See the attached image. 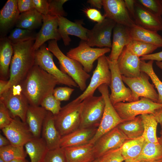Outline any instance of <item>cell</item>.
Listing matches in <instances>:
<instances>
[{
    "instance_id": "cell-1",
    "label": "cell",
    "mask_w": 162,
    "mask_h": 162,
    "mask_svg": "<svg viewBox=\"0 0 162 162\" xmlns=\"http://www.w3.org/2000/svg\"><path fill=\"white\" fill-rule=\"evenodd\" d=\"M58 84L55 78L34 65L20 84L29 105L39 106L45 98L53 94Z\"/></svg>"
},
{
    "instance_id": "cell-2",
    "label": "cell",
    "mask_w": 162,
    "mask_h": 162,
    "mask_svg": "<svg viewBox=\"0 0 162 162\" xmlns=\"http://www.w3.org/2000/svg\"><path fill=\"white\" fill-rule=\"evenodd\" d=\"M34 41L32 40L12 44L13 54L10 65L9 78L4 91L20 84L34 65Z\"/></svg>"
},
{
    "instance_id": "cell-3",
    "label": "cell",
    "mask_w": 162,
    "mask_h": 162,
    "mask_svg": "<svg viewBox=\"0 0 162 162\" xmlns=\"http://www.w3.org/2000/svg\"><path fill=\"white\" fill-rule=\"evenodd\" d=\"M47 48L57 58L60 70L70 76L77 85L80 90L86 89V81L90 76L83 69L82 65L76 61L65 55L59 49L55 40L49 41Z\"/></svg>"
},
{
    "instance_id": "cell-4",
    "label": "cell",
    "mask_w": 162,
    "mask_h": 162,
    "mask_svg": "<svg viewBox=\"0 0 162 162\" xmlns=\"http://www.w3.org/2000/svg\"><path fill=\"white\" fill-rule=\"evenodd\" d=\"M82 101L77 98L62 107L54 115L56 127L61 136L79 128Z\"/></svg>"
},
{
    "instance_id": "cell-5",
    "label": "cell",
    "mask_w": 162,
    "mask_h": 162,
    "mask_svg": "<svg viewBox=\"0 0 162 162\" xmlns=\"http://www.w3.org/2000/svg\"><path fill=\"white\" fill-rule=\"evenodd\" d=\"M108 86L107 85L103 84L98 88L104 98L105 106L100 123L94 136L89 142L93 144L101 136L125 121L121 118L112 104L109 98Z\"/></svg>"
},
{
    "instance_id": "cell-6",
    "label": "cell",
    "mask_w": 162,
    "mask_h": 162,
    "mask_svg": "<svg viewBox=\"0 0 162 162\" xmlns=\"http://www.w3.org/2000/svg\"><path fill=\"white\" fill-rule=\"evenodd\" d=\"M105 106L101 95L87 97L82 102L80 128H98L103 115Z\"/></svg>"
},
{
    "instance_id": "cell-7",
    "label": "cell",
    "mask_w": 162,
    "mask_h": 162,
    "mask_svg": "<svg viewBox=\"0 0 162 162\" xmlns=\"http://www.w3.org/2000/svg\"><path fill=\"white\" fill-rule=\"evenodd\" d=\"M0 100L4 104L12 118L18 117L26 122L29 104L22 92L20 84L4 91L0 95Z\"/></svg>"
},
{
    "instance_id": "cell-8",
    "label": "cell",
    "mask_w": 162,
    "mask_h": 162,
    "mask_svg": "<svg viewBox=\"0 0 162 162\" xmlns=\"http://www.w3.org/2000/svg\"><path fill=\"white\" fill-rule=\"evenodd\" d=\"M113 106L121 118L125 121L131 119L138 115L152 114L156 110L162 108V104L144 97L137 101L121 102Z\"/></svg>"
},
{
    "instance_id": "cell-9",
    "label": "cell",
    "mask_w": 162,
    "mask_h": 162,
    "mask_svg": "<svg viewBox=\"0 0 162 162\" xmlns=\"http://www.w3.org/2000/svg\"><path fill=\"white\" fill-rule=\"evenodd\" d=\"M53 54L44 44L35 52L34 65L54 76L58 83L69 87H78L76 83L68 75L59 69L55 64Z\"/></svg>"
},
{
    "instance_id": "cell-10",
    "label": "cell",
    "mask_w": 162,
    "mask_h": 162,
    "mask_svg": "<svg viewBox=\"0 0 162 162\" xmlns=\"http://www.w3.org/2000/svg\"><path fill=\"white\" fill-rule=\"evenodd\" d=\"M111 51L110 48L108 47L92 48L86 41L81 40L78 46L71 49L67 53L66 56L80 63L84 70L88 73L92 70L96 60Z\"/></svg>"
},
{
    "instance_id": "cell-11",
    "label": "cell",
    "mask_w": 162,
    "mask_h": 162,
    "mask_svg": "<svg viewBox=\"0 0 162 162\" xmlns=\"http://www.w3.org/2000/svg\"><path fill=\"white\" fill-rule=\"evenodd\" d=\"M107 60L111 75L110 86L111 93L109 98L112 104L114 105L121 102H133L132 92L129 88L126 87L124 84L117 61H111L108 57Z\"/></svg>"
},
{
    "instance_id": "cell-12",
    "label": "cell",
    "mask_w": 162,
    "mask_h": 162,
    "mask_svg": "<svg viewBox=\"0 0 162 162\" xmlns=\"http://www.w3.org/2000/svg\"><path fill=\"white\" fill-rule=\"evenodd\" d=\"M122 78L123 82L131 90L133 101L139 100V98L141 97L158 103V94L154 88V84L149 82V77L147 74L141 72L138 77L128 78L122 75Z\"/></svg>"
},
{
    "instance_id": "cell-13",
    "label": "cell",
    "mask_w": 162,
    "mask_h": 162,
    "mask_svg": "<svg viewBox=\"0 0 162 162\" xmlns=\"http://www.w3.org/2000/svg\"><path fill=\"white\" fill-rule=\"evenodd\" d=\"M116 23L106 18L102 21L96 24L87 34V44L91 47L103 48L112 47V33Z\"/></svg>"
},
{
    "instance_id": "cell-14",
    "label": "cell",
    "mask_w": 162,
    "mask_h": 162,
    "mask_svg": "<svg viewBox=\"0 0 162 162\" xmlns=\"http://www.w3.org/2000/svg\"><path fill=\"white\" fill-rule=\"evenodd\" d=\"M111 80L107 57L104 55L98 59L96 67L93 72L88 86L77 98L82 101L86 98L93 96L96 89L101 85L106 84L110 86Z\"/></svg>"
},
{
    "instance_id": "cell-15",
    "label": "cell",
    "mask_w": 162,
    "mask_h": 162,
    "mask_svg": "<svg viewBox=\"0 0 162 162\" xmlns=\"http://www.w3.org/2000/svg\"><path fill=\"white\" fill-rule=\"evenodd\" d=\"M128 140L117 127L114 128L101 136L94 144L96 159L109 152L121 148Z\"/></svg>"
},
{
    "instance_id": "cell-16",
    "label": "cell",
    "mask_w": 162,
    "mask_h": 162,
    "mask_svg": "<svg viewBox=\"0 0 162 162\" xmlns=\"http://www.w3.org/2000/svg\"><path fill=\"white\" fill-rule=\"evenodd\" d=\"M104 16L116 23L129 28L136 25L123 0H103Z\"/></svg>"
},
{
    "instance_id": "cell-17",
    "label": "cell",
    "mask_w": 162,
    "mask_h": 162,
    "mask_svg": "<svg viewBox=\"0 0 162 162\" xmlns=\"http://www.w3.org/2000/svg\"><path fill=\"white\" fill-rule=\"evenodd\" d=\"M2 130L10 144L16 146L24 147L34 137L27 123L18 117L13 118L11 123Z\"/></svg>"
},
{
    "instance_id": "cell-18",
    "label": "cell",
    "mask_w": 162,
    "mask_h": 162,
    "mask_svg": "<svg viewBox=\"0 0 162 162\" xmlns=\"http://www.w3.org/2000/svg\"><path fill=\"white\" fill-rule=\"evenodd\" d=\"M57 16L58 22V31L65 46L69 45L71 41L69 35L76 36L82 40L87 41V34L88 29L82 26L81 21L72 22L64 17L60 16Z\"/></svg>"
},
{
    "instance_id": "cell-19",
    "label": "cell",
    "mask_w": 162,
    "mask_h": 162,
    "mask_svg": "<svg viewBox=\"0 0 162 162\" xmlns=\"http://www.w3.org/2000/svg\"><path fill=\"white\" fill-rule=\"evenodd\" d=\"M41 28L37 33L33 47L36 51L39 49L44 43L48 40H60L61 38L58 31L57 17L55 16L43 15Z\"/></svg>"
},
{
    "instance_id": "cell-20",
    "label": "cell",
    "mask_w": 162,
    "mask_h": 162,
    "mask_svg": "<svg viewBox=\"0 0 162 162\" xmlns=\"http://www.w3.org/2000/svg\"><path fill=\"white\" fill-rule=\"evenodd\" d=\"M140 61V57L129 51L125 46L117 60L121 75L128 78L140 76L141 73Z\"/></svg>"
},
{
    "instance_id": "cell-21",
    "label": "cell",
    "mask_w": 162,
    "mask_h": 162,
    "mask_svg": "<svg viewBox=\"0 0 162 162\" xmlns=\"http://www.w3.org/2000/svg\"><path fill=\"white\" fill-rule=\"evenodd\" d=\"M134 19L136 25L144 28L158 32L162 31V19L136 2Z\"/></svg>"
},
{
    "instance_id": "cell-22",
    "label": "cell",
    "mask_w": 162,
    "mask_h": 162,
    "mask_svg": "<svg viewBox=\"0 0 162 162\" xmlns=\"http://www.w3.org/2000/svg\"><path fill=\"white\" fill-rule=\"evenodd\" d=\"M132 39L129 28L116 23L113 30V39L111 51L108 57L111 61H117L124 48Z\"/></svg>"
},
{
    "instance_id": "cell-23",
    "label": "cell",
    "mask_w": 162,
    "mask_h": 162,
    "mask_svg": "<svg viewBox=\"0 0 162 162\" xmlns=\"http://www.w3.org/2000/svg\"><path fill=\"white\" fill-rule=\"evenodd\" d=\"M98 128H78L61 136L60 147L62 148L79 146L89 143Z\"/></svg>"
},
{
    "instance_id": "cell-24",
    "label": "cell",
    "mask_w": 162,
    "mask_h": 162,
    "mask_svg": "<svg viewBox=\"0 0 162 162\" xmlns=\"http://www.w3.org/2000/svg\"><path fill=\"white\" fill-rule=\"evenodd\" d=\"M20 14L17 0H8L0 11V31L2 37L15 26Z\"/></svg>"
},
{
    "instance_id": "cell-25",
    "label": "cell",
    "mask_w": 162,
    "mask_h": 162,
    "mask_svg": "<svg viewBox=\"0 0 162 162\" xmlns=\"http://www.w3.org/2000/svg\"><path fill=\"white\" fill-rule=\"evenodd\" d=\"M47 111L42 106L29 105L26 116V122L34 137H41L43 124Z\"/></svg>"
},
{
    "instance_id": "cell-26",
    "label": "cell",
    "mask_w": 162,
    "mask_h": 162,
    "mask_svg": "<svg viewBox=\"0 0 162 162\" xmlns=\"http://www.w3.org/2000/svg\"><path fill=\"white\" fill-rule=\"evenodd\" d=\"M41 136L45 142L48 150L60 147L61 136L56 127L54 115L48 111L43 124Z\"/></svg>"
},
{
    "instance_id": "cell-27",
    "label": "cell",
    "mask_w": 162,
    "mask_h": 162,
    "mask_svg": "<svg viewBox=\"0 0 162 162\" xmlns=\"http://www.w3.org/2000/svg\"><path fill=\"white\" fill-rule=\"evenodd\" d=\"M63 148L68 162H93L96 159L94 144L91 143Z\"/></svg>"
},
{
    "instance_id": "cell-28",
    "label": "cell",
    "mask_w": 162,
    "mask_h": 162,
    "mask_svg": "<svg viewBox=\"0 0 162 162\" xmlns=\"http://www.w3.org/2000/svg\"><path fill=\"white\" fill-rule=\"evenodd\" d=\"M13 54L12 44L8 37H2L0 41V74L1 79L5 80L8 77L9 66Z\"/></svg>"
},
{
    "instance_id": "cell-29",
    "label": "cell",
    "mask_w": 162,
    "mask_h": 162,
    "mask_svg": "<svg viewBox=\"0 0 162 162\" xmlns=\"http://www.w3.org/2000/svg\"><path fill=\"white\" fill-rule=\"evenodd\" d=\"M25 151L30 162H43L48 150L45 142L41 136L33 137L24 145Z\"/></svg>"
},
{
    "instance_id": "cell-30",
    "label": "cell",
    "mask_w": 162,
    "mask_h": 162,
    "mask_svg": "<svg viewBox=\"0 0 162 162\" xmlns=\"http://www.w3.org/2000/svg\"><path fill=\"white\" fill-rule=\"evenodd\" d=\"M133 40L151 44L158 48L162 47V36L158 32L147 30L135 25L129 28Z\"/></svg>"
},
{
    "instance_id": "cell-31",
    "label": "cell",
    "mask_w": 162,
    "mask_h": 162,
    "mask_svg": "<svg viewBox=\"0 0 162 162\" xmlns=\"http://www.w3.org/2000/svg\"><path fill=\"white\" fill-rule=\"evenodd\" d=\"M43 17L35 9L21 13L15 25L16 27L33 30L42 25Z\"/></svg>"
},
{
    "instance_id": "cell-32",
    "label": "cell",
    "mask_w": 162,
    "mask_h": 162,
    "mask_svg": "<svg viewBox=\"0 0 162 162\" xmlns=\"http://www.w3.org/2000/svg\"><path fill=\"white\" fill-rule=\"evenodd\" d=\"M145 141L142 136L126 141L121 147L125 161L134 162L140 154Z\"/></svg>"
},
{
    "instance_id": "cell-33",
    "label": "cell",
    "mask_w": 162,
    "mask_h": 162,
    "mask_svg": "<svg viewBox=\"0 0 162 162\" xmlns=\"http://www.w3.org/2000/svg\"><path fill=\"white\" fill-rule=\"evenodd\" d=\"M117 127L129 139L142 136L144 132L143 125L140 115L125 121Z\"/></svg>"
},
{
    "instance_id": "cell-34",
    "label": "cell",
    "mask_w": 162,
    "mask_h": 162,
    "mask_svg": "<svg viewBox=\"0 0 162 162\" xmlns=\"http://www.w3.org/2000/svg\"><path fill=\"white\" fill-rule=\"evenodd\" d=\"M162 159V147L159 143L145 141L142 151L134 161H152Z\"/></svg>"
},
{
    "instance_id": "cell-35",
    "label": "cell",
    "mask_w": 162,
    "mask_h": 162,
    "mask_svg": "<svg viewBox=\"0 0 162 162\" xmlns=\"http://www.w3.org/2000/svg\"><path fill=\"white\" fill-rule=\"evenodd\" d=\"M144 127L142 136L146 142L158 143L156 134L158 123L152 114L140 115Z\"/></svg>"
},
{
    "instance_id": "cell-36",
    "label": "cell",
    "mask_w": 162,
    "mask_h": 162,
    "mask_svg": "<svg viewBox=\"0 0 162 162\" xmlns=\"http://www.w3.org/2000/svg\"><path fill=\"white\" fill-rule=\"evenodd\" d=\"M154 61L149 60L146 62L145 60H141L140 68L141 72L147 74L152 82L158 92V103L162 104V82L155 73L153 67Z\"/></svg>"
},
{
    "instance_id": "cell-37",
    "label": "cell",
    "mask_w": 162,
    "mask_h": 162,
    "mask_svg": "<svg viewBox=\"0 0 162 162\" xmlns=\"http://www.w3.org/2000/svg\"><path fill=\"white\" fill-rule=\"evenodd\" d=\"M27 155L23 147L16 146L10 144L0 148V158L5 162H10L16 159L26 158Z\"/></svg>"
},
{
    "instance_id": "cell-38",
    "label": "cell",
    "mask_w": 162,
    "mask_h": 162,
    "mask_svg": "<svg viewBox=\"0 0 162 162\" xmlns=\"http://www.w3.org/2000/svg\"><path fill=\"white\" fill-rule=\"evenodd\" d=\"M126 47L129 51L139 57L151 54L158 48L153 44L133 40Z\"/></svg>"
},
{
    "instance_id": "cell-39",
    "label": "cell",
    "mask_w": 162,
    "mask_h": 162,
    "mask_svg": "<svg viewBox=\"0 0 162 162\" xmlns=\"http://www.w3.org/2000/svg\"><path fill=\"white\" fill-rule=\"evenodd\" d=\"M37 34L33 30L16 27L11 31L8 38L13 44L30 40H35Z\"/></svg>"
},
{
    "instance_id": "cell-40",
    "label": "cell",
    "mask_w": 162,
    "mask_h": 162,
    "mask_svg": "<svg viewBox=\"0 0 162 162\" xmlns=\"http://www.w3.org/2000/svg\"><path fill=\"white\" fill-rule=\"evenodd\" d=\"M43 162H68L63 148H58L48 150Z\"/></svg>"
},
{
    "instance_id": "cell-41",
    "label": "cell",
    "mask_w": 162,
    "mask_h": 162,
    "mask_svg": "<svg viewBox=\"0 0 162 162\" xmlns=\"http://www.w3.org/2000/svg\"><path fill=\"white\" fill-rule=\"evenodd\" d=\"M60 102L52 94L45 98L41 103L40 106L55 115L57 114L62 108Z\"/></svg>"
},
{
    "instance_id": "cell-42",
    "label": "cell",
    "mask_w": 162,
    "mask_h": 162,
    "mask_svg": "<svg viewBox=\"0 0 162 162\" xmlns=\"http://www.w3.org/2000/svg\"><path fill=\"white\" fill-rule=\"evenodd\" d=\"M136 2L153 14L159 17L162 15V3L161 0H136Z\"/></svg>"
},
{
    "instance_id": "cell-43",
    "label": "cell",
    "mask_w": 162,
    "mask_h": 162,
    "mask_svg": "<svg viewBox=\"0 0 162 162\" xmlns=\"http://www.w3.org/2000/svg\"><path fill=\"white\" fill-rule=\"evenodd\" d=\"M49 3L48 15L64 17L67 14L64 10L63 4L68 1L67 0H48Z\"/></svg>"
},
{
    "instance_id": "cell-44",
    "label": "cell",
    "mask_w": 162,
    "mask_h": 162,
    "mask_svg": "<svg viewBox=\"0 0 162 162\" xmlns=\"http://www.w3.org/2000/svg\"><path fill=\"white\" fill-rule=\"evenodd\" d=\"M98 159L100 162H122L125 160L122 154L121 148L109 152Z\"/></svg>"
},
{
    "instance_id": "cell-45",
    "label": "cell",
    "mask_w": 162,
    "mask_h": 162,
    "mask_svg": "<svg viewBox=\"0 0 162 162\" xmlns=\"http://www.w3.org/2000/svg\"><path fill=\"white\" fill-rule=\"evenodd\" d=\"M74 89L70 87H60L54 88L53 95L60 101H67L69 100Z\"/></svg>"
},
{
    "instance_id": "cell-46",
    "label": "cell",
    "mask_w": 162,
    "mask_h": 162,
    "mask_svg": "<svg viewBox=\"0 0 162 162\" xmlns=\"http://www.w3.org/2000/svg\"><path fill=\"white\" fill-rule=\"evenodd\" d=\"M13 118L3 103L0 100V129L2 130L8 126Z\"/></svg>"
},
{
    "instance_id": "cell-47",
    "label": "cell",
    "mask_w": 162,
    "mask_h": 162,
    "mask_svg": "<svg viewBox=\"0 0 162 162\" xmlns=\"http://www.w3.org/2000/svg\"><path fill=\"white\" fill-rule=\"evenodd\" d=\"M34 9L43 15H47L49 13V3L46 0H32Z\"/></svg>"
},
{
    "instance_id": "cell-48",
    "label": "cell",
    "mask_w": 162,
    "mask_h": 162,
    "mask_svg": "<svg viewBox=\"0 0 162 162\" xmlns=\"http://www.w3.org/2000/svg\"><path fill=\"white\" fill-rule=\"evenodd\" d=\"M86 13L88 18L98 23L102 21L106 18L104 15H102L99 10L94 8L88 9Z\"/></svg>"
},
{
    "instance_id": "cell-49",
    "label": "cell",
    "mask_w": 162,
    "mask_h": 162,
    "mask_svg": "<svg viewBox=\"0 0 162 162\" xmlns=\"http://www.w3.org/2000/svg\"><path fill=\"white\" fill-rule=\"evenodd\" d=\"M17 4L20 13L35 9L32 0H17Z\"/></svg>"
},
{
    "instance_id": "cell-50",
    "label": "cell",
    "mask_w": 162,
    "mask_h": 162,
    "mask_svg": "<svg viewBox=\"0 0 162 162\" xmlns=\"http://www.w3.org/2000/svg\"><path fill=\"white\" fill-rule=\"evenodd\" d=\"M141 60L156 61L162 62V51L141 57Z\"/></svg>"
},
{
    "instance_id": "cell-51",
    "label": "cell",
    "mask_w": 162,
    "mask_h": 162,
    "mask_svg": "<svg viewBox=\"0 0 162 162\" xmlns=\"http://www.w3.org/2000/svg\"><path fill=\"white\" fill-rule=\"evenodd\" d=\"M124 1L127 9L134 20L135 15V0H124Z\"/></svg>"
},
{
    "instance_id": "cell-52",
    "label": "cell",
    "mask_w": 162,
    "mask_h": 162,
    "mask_svg": "<svg viewBox=\"0 0 162 162\" xmlns=\"http://www.w3.org/2000/svg\"><path fill=\"white\" fill-rule=\"evenodd\" d=\"M152 114L158 123H162V108L156 110Z\"/></svg>"
},
{
    "instance_id": "cell-53",
    "label": "cell",
    "mask_w": 162,
    "mask_h": 162,
    "mask_svg": "<svg viewBox=\"0 0 162 162\" xmlns=\"http://www.w3.org/2000/svg\"><path fill=\"white\" fill-rule=\"evenodd\" d=\"M87 2L94 7L101 9L103 6V0H88Z\"/></svg>"
},
{
    "instance_id": "cell-54",
    "label": "cell",
    "mask_w": 162,
    "mask_h": 162,
    "mask_svg": "<svg viewBox=\"0 0 162 162\" xmlns=\"http://www.w3.org/2000/svg\"><path fill=\"white\" fill-rule=\"evenodd\" d=\"M10 144L9 140L2 134H0V148Z\"/></svg>"
},
{
    "instance_id": "cell-55",
    "label": "cell",
    "mask_w": 162,
    "mask_h": 162,
    "mask_svg": "<svg viewBox=\"0 0 162 162\" xmlns=\"http://www.w3.org/2000/svg\"><path fill=\"white\" fill-rule=\"evenodd\" d=\"M8 83V80L1 79L0 80V95L4 92Z\"/></svg>"
},
{
    "instance_id": "cell-56",
    "label": "cell",
    "mask_w": 162,
    "mask_h": 162,
    "mask_svg": "<svg viewBox=\"0 0 162 162\" xmlns=\"http://www.w3.org/2000/svg\"><path fill=\"white\" fill-rule=\"evenodd\" d=\"M161 129L160 132V136L158 137V140L159 144L162 147V123L160 124Z\"/></svg>"
},
{
    "instance_id": "cell-57",
    "label": "cell",
    "mask_w": 162,
    "mask_h": 162,
    "mask_svg": "<svg viewBox=\"0 0 162 162\" xmlns=\"http://www.w3.org/2000/svg\"><path fill=\"white\" fill-rule=\"evenodd\" d=\"M10 162H29L26 158H19L13 160Z\"/></svg>"
},
{
    "instance_id": "cell-58",
    "label": "cell",
    "mask_w": 162,
    "mask_h": 162,
    "mask_svg": "<svg viewBox=\"0 0 162 162\" xmlns=\"http://www.w3.org/2000/svg\"><path fill=\"white\" fill-rule=\"evenodd\" d=\"M156 64L158 67L162 70V62L156 61Z\"/></svg>"
},
{
    "instance_id": "cell-59",
    "label": "cell",
    "mask_w": 162,
    "mask_h": 162,
    "mask_svg": "<svg viewBox=\"0 0 162 162\" xmlns=\"http://www.w3.org/2000/svg\"><path fill=\"white\" fill-rule=\"evenodd\" d=\"M137 162H162V159L155 160L152 161H141Z\"/></svg>"
},
{
    "instance_id": "cell-60",
    "label": "cell",
    "mask_w": 162,
    "mask_h": 162,
    "mask_svg": "<svg viewBox=\"0 0 162 162\" xmlns=\"http://www.w3.org/2000/svg\"><path fill=\"white\" fill-rule=\"evenodd\" d=\"M93 162H100L99 159H96Z\"/></svg>"
},
{
    "instance_id": "cell-61",
    "label": "cell",
    "mask_w": 162,
    "mask_h": 162,
    "mask_svg": "<svg viewBox=\"0 0 162 162\" xmlns=\"http://www.w3.org/2000/svg\"><path fill=\"white\" fill-rule=\"evenodd\" d=\"M0 162H5L2 158H0Z\"/></svg>"
},
{
    "instance_id": "cell-62",
    "label": "cell",
    "mask_w": 162,
    "mask_h": 162,
    "mask_svg": "<svg viewBox=\"0 0 162 162\" xmlns=\"http://www.w3.org/2000/svg\"><path fill=\"white\" fill-rule=\"evenodd\" d=\"M125 162H134L133 161H125Z\"/></svg>"
},
{
    "instance_id": "cell-63",
    "label": "cell",
    "mask_w": 162,
    "mask_h": 162,
    "mask_svg": "<svg viewBox=\"0 0 162 162\" xmlns=\"http://www.w3.org/2000/svg\"><path fill=\"white\" fill-rule=\"evenodd\" d=\"M161 2L162 3V0H161Z\"/></svg>"
}]
</instances>
